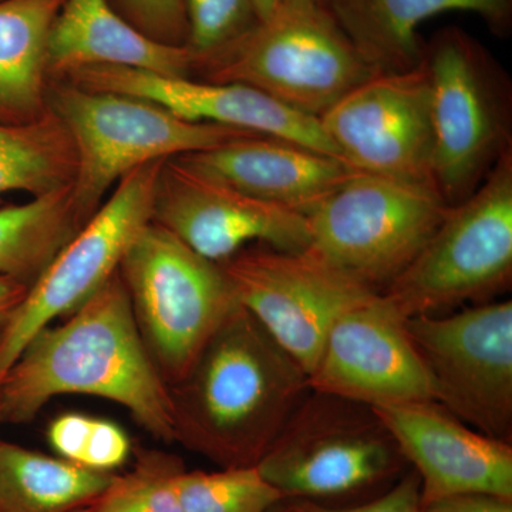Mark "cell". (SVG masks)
<instances>
[{
  "mask_svg": "<svg viewBox=\"0 0 512 512\" xmlns=\"http://www.w3.org/2000/svg\"><path fill=\"white\" fill-rule=\"evenodd\" d=\"M62 394L120 404L148 434L174 443L170 392L138 332L119 272L20 350L0 379V424H28Z\"/></svg>",
  "mask_w": 512,
  "mask_h": 512,
  "instance_id": "6da1fadb",
  "label": "cell"
},
{
  "mask_svg": "<svg viewBox=\"0 0 512 512\" xmlns=\"http://www.w3.org/2000/svg\"><path fill=\"white\" fill-rule=\"evenodd\" d=\"M168 392L174 441L239 468L258 466L311 387L305 369L238 306Z\"/></svg>",
  "mask_w": 512,
  "mask_h": 512,
  "instance_id": "7a4b0ae2",
  "label": "cell"
},
{
  "mask_svg": "<svg viewBox=\"0 0 512 512\" xmlns=\"http://www.w3.org/2000/svg\"><path fill=\"white\" fill-rule=\"evenodd\" d=\"M47 107L72 138L76 173L70 191L83 222L96 214L121 178L141 165L256 136L239 128L183 119L143 97L83 89L63 79L49 86Z\"/></svg>",
  "mask_w": 512,
  "mask_h": 512,
  "instance_id": "3957f363",
  "label": "cell"
},
{
  "mask_svg": "<svg viewBox=\"0 0 512 512\" xmlns=\"http://www.w3.org/2000/svg\"><path fill=\"white\" fill-rule=\"evenodd\" d=\"M195 70L205 82L247 84L316 119L376 74L315 0L282 3Z\"/></svg>",
  "mask_w": 512,
  "mask_h": 512,
  "instance_id": "277c9868",
  "label": "cell"
},
{
  "mask_svg": "<svg viewBox=\"0 0 512 512\" xmlns=\"http://www.w3.org/2000/svg\"><path fill=\"white\" fill-rule=\"evenodd\" d=\"M119 275L141 339L167 386L188 372L241 303L220 262L151 221L124 255Z\"/></svg>",
  "mask_w": 512,
  "mask_h": 512,
  "instance_id": "5b68a950",
  "label": "cell"
},
{
  "mask_svg": "<svg viewBox=\"0 0 512 512\" xmlns=\"http://www.w3.org/2000/svg\"><path fill=\"white\" fill-rule=\"evenodd\" d=\"M406 466L370 407L311 390L256 468L285 500L325 504L394 484Z\"/></svg>",
  "mask_w": 512,
  "mask_h": 512,
  "instance_id": "8992f818",
  "label": "cell"
},
{
  "mask_svg": "<svg viewBox=\"0 0 512 512\" xmlns=\"http://www.w3.org/2000/svg\"><path fill=\"white\" fill-rule=\"evenodd\" d=\"M512 275V153L453 205L383 295L404 318L436 315L504 289Z\"/></svg>",
  "mask_w": 512,
  "mask_h": 512,
  "instance_id": "52a82bcc",
  "label": "cell"
},
{
  "mask_svg": "<svg viewBox=\"0 0 512 512\" xmlns=\"http://www.w3.org/2000/svg\"><path fill=\"white\" fill-rule=\"evenodd\" d=\"M450 207L434 185L359 173L306 212L308 251L379 291L412 264Z\"/></svg>",
  "mask_w": 512,
  "mask_h": 512,
  "instance_id": "ba28073f",
  "label": "cell"
},
{
  "mask_svg": "<svg viewBox=\"0 0 512 512\" xmlns=\"http://www.w3.org/2000/svg\"><path fill=\"white\" fill-rule=\"evenodd\" d=\"M423 62L431 89V178L453 207L470 197L511 150L507 93L483 47L461 29L434 36Z\"/></svg>",
  "mask_w": 512,
  "mask_h": 512,
  "instance_id": "9c48e42d",
  "label": "cell"
},
{
  "mask_svg": "<svg viewBox=\"0 0 512 512\" xmlns=\"http://www.w3.org/2000/svg\"><path fill=\"white\" fill-rule=\"evenodd\" d=\"M165 161L141 165L121 178L96 214L29 286L0 345V379L32 336L76 311L119 272L131 244L153 221Z\"/></svg>",
  "mask_w": 512,
  "mask_h": 512,
  "instance_id": "30bf717a",
  "label": "cell"
},
{
  "mask_svg": "<svg viewBox=\"0 0 512 512\" xmlns=\"http://www.w3.org/2000/svg\"><path fill=\"white\" fill-rule=\"evenodd\" d=\"M434 402L491 439H512V302L406 319Z\"/></svg>",
  "mask_w": 512,
  "mask_h": 512,
  "instance_id": "8fae6325",
  "label": "cell"
},
{
  "mask_svg": "<svg viewBox=\"0 0 512 512\" xmlns=\"http://www.w3.org/2000/svg\"><path fill=\"white\" fill-rule=\"evenodd\" d=\"M220 264L241 306L308 376L333 325L379 293L311 251L242 249Z\"/></svg>",
  "mask_w": 512,
  "mask_h": 512,
  "instance_id": "7c38bea8",
  "label": "cell"
},
{
  "mask_svg": "<svg viewBox=\"0 0 512 512\" xmlns=\"http://www.w3.org/2000/svg\"><path fill=\"white\" fill-rule=\"evenodd\" d=\"M340 158L360 173L433 184L431 89L424 62L375 74L319 117Z\"/></svg>",
  "mask_w": 512,
  "mask_h": 512,
  "instance_id": "4fadbf2b",
  "label": "cell"
},
{
  "mask_svg": "<svg viewBox=\"0 0 512 512\" xmlns=\"http://www.w3.org/2000/svg\"><path fill=\"white\" fill-rule=\"evenodd\" d=\"M308 380L315 392L370 409L434 402L433 383L406 318L382 292L333 325Z\"/></svg>",
  "mask_w": 512,
  "mask_h": 512,
  "instance_id": "5bb4252c",
  "label": "cell"
},
{
  "mask_svg": "<svg viewBox=\"0 0 512 512\" xmlns=\"http://www.w3.org/2000/svg\"><path fill=\"white\" fill-rule=\"evenodd\" d=\"M153 222L197 254L222 262L249 242L285 252L308 251V221L301 212L251 197L170 158L161 168Z\"/></svg>",
  "mask_w": 512,
  "mask_h": 512,
  "instance_id": "9a60e30c",
  "label": "cell"
},
{
  "mask_svg": "<svg viewBox=\"0 0 512 512\" xmlns=\"http://www.w3.org/2000/svg\"><path fill=\"white\" fill-rule=\"evenodd\" d=\"M62 79L83 89L143 97L183 119L239 128L340 158L319 119L299 113L247 84L211 83L109 66L84 67Z\"/></svg>",
  "mask_w": 512,
  "mask_h": 512,
  "instance_id": "2e32d148",
  "label": "cell"
},
{
  "mask_svg": "<svg viewBox=\"0 0 512 512\" xmlns=\"http://www.w3.org/2000/svg\"><path fill=\"white\" fill-rule=\"evenodd\" d=\"M420 477L421 505L461 494L512 500V446L471 429L436 402L372 409Z\"/></svg>",
  "mask_w": 512,
  "mask_h": 512,
  "instance_id": "e0dca14e",
  "label": "cell"
},
{
  "mask_svg": "<svg viewBox=\"0 0 512 512\" xmlns=\"http://www.w3.org/2000/svg\"><path fill=\"white\" fill-rule=\"evenodd\" d=\"M175 158L251 197L303 215L360 173L338 157L264 136L241 137Z\"/></svg>",
  "mask_w": 512,
  "mask_h": 512,
  "instance_id": "ac0fdd59",
  "label": "cell"
},
{
  "mask_svg": "<svg viewBox=\"0 0 512 512\" xmlns=\"http://www.w3.org/2000/svg\"><path fill=\"white\" fill-rule=\"evenodd\" d=\"M197 56L188 46L151 39L110 0H64L49 39L50 77L92 66L127 67L165 77H191Z\"/></svg>",
  "mask_w": 512,
  "mask_h": 512,
  "instance_id": "d6986e66",
  "label": "cell"
},
{
  "mask_svg": "<svg viewBox=\"0 0 512 512\" xmlns=\"http://www.w3.org/2000/svg\"><path fill=\"white\" fill-rule=\"evenodd\" d=\"M357 53L376 74L416 69L426 43L421 23L446 12H470L507 35L512 0H323Z\"/></svg>",
  "mask_w": 512,
  "mask_h": 512,
  "instance_id": "ffe728a7",
  "label": "cell"
},
{
  "mask_svg": "<svg viewBox=\"0 0 512 512\" xmlns=\"http://www.w3.org/2000/svg\"><path fill=\"white\" fill-rule=\"evenodd\" d=\"M63 2L0 0V123H29L49 109V39Z\"/></svg>",
  "mask_w": 512,
  "mask_h": 512,
  "instance_id": "44dd1931",
  "label": "cell"
},
{
  "mask_svg": "<svg viewBox=\"0 0 512 512\" xmlns=\"http://www.w3.org/2000/svg\"><path fill=\"white\" fill-rule=\"evenodd\" d=\"M113 477L0 440V512L82 510L100 497Z\"/></svg>",
  "mask_w": 512,
  "mask_h": 512,
  "instance_id": "7402d4cb",
  "label": "cell"
},
{
  "mask_svg": "<svg viewBox=\"0 0 512 512\" xmlns=\"http://www.w3.org/2000/svg\"><path fill=\"white\" fill-rule=\"evenodd\" d=\"M72 187L0 208V275L35 284L47 265L83 228Z\"/></svg>",
  "mask_w": 512,
  "mask_h": 512,
  "instance_id": "603a6c76",
  "label": "cell"
},
{
  "mask_svg": "<svg viewBox=\"0 0 512 512\" xmlns=\"http://www.w3.org/2000/svg\"><path fill=\"white\" fill-rule=\"evenodd\" d=\"M76 154L59 117L47 109L23 124L0 123V197L13 191L32 198L72 187Z\"/></svg>",
  "mask_w": 512,
  "mask_h": 512,
  "instance_id": "cb8c5ba5",
  "label": "cell"
},
{
  "mask_svg": "<svg viewBox=\"0 0 512 512\" xmlns=\"http://www.w3.org/2000/svg\"><path fill=\"white\" fill-rule=\"evenodd\" d=\"M127 473L114 474L109 487L87 507L89 512H184L178 494L183 460L171 453L136 448Z\"/></svg>",
  "mask_w": 512,
  "mask_h": 512,
  "instance_id": "d4e9b609",
  "label": "cell"
},
{
  "mask_svg": "<svg viewBox=\"0 0 512 512\" xmlns=\"http://www.w3.org/2000/svg\"><path fill=\"white\" fill-rule=\"evenodd\" d=\"M178 494L184 512H268L285 501L256 467L185 470L178 477Z\"/></svg>",
  "mask_w": 512,
  "mask_h": 512,
  "instance_id": "484cf974",
  "label": "cell"
},
{
  "mask_svg": "<svg viewBox=\"0 0 512 512\" xmlns=\"http://www.w3.org/2000/svg\"><path fill=\"white\" fill-rule=\"evenodd\" d=\"M57 456L89 470L114 473L133 454L130 437L119 424L86 414L66 413L47 429Z\"/></svg>",
  "mask_w": 512,
  "mask_h": 512,
  "instance_id": "4316f807",
  "label": "cell"
},
{
  "mask_svg": "<svg viewBox=\"0 0 512 512\" xmlns=\"http://www.w3.org/2000/svg\"><path fill=\"white\" fill-rule=\"evenodd\" d=\"M184 8L187 46L198 60L220 52L259 22L252 0H184Z\"/></svg>",
  "mask_w": 512,
  "mask_h": 512,
  "instance_id": "83f0119b",
  "label": "cell"
},
{
  "mask_svg": "<svg viewBox=\"0 0 512 512\" xmlns=\"http://www.w3.org/2000/svg\"><path fill=\"white\" fill-rule=\"evenodd\" d=\"M131 25L165 45L187 46L184 0H110Z\"/></svg>",
  "mask_w": 512,
  "mask_h": 512,
  "instance_id": "f1b7e54d",
  "label": "cell"
},
{
  "mask_svg": "<svg viewBox=\"0 0 512 512\" xmlns=\"http://www.w3.org/2000/svg\"><path fill=\"white\" fill-rule=\"evenodd\" d=\"M302 512H421L420 477L416 471H407L382 494L366 503L349 507H332L312 501L292 500Z\"/></svg>",
  "mask_w": 512,
  "mask_h": 512,
  "instance_id": "f546056e",
  "label": "cell"
},
{
  "mask_svg": "<svg viewBox=\"0 0 512 512\" xmlns=\"http://www.w3.org/2000/svg\"><path fill=\"white\" fill-rule=\"evenodd\" d=\"M421 512H512V500L488 494H461L421 505Z\"/></svg>",
  "mask_w": 512,
  "mask_h": 512,
  "instance_id": "4dcf8cb0",
  "label": "cell"
},
{
  "mask_svg": "<svg viewBox=\"0 0 512 512\" xmlns=\"http://www.w3.org/2000/svg\"><path fill=\"white\" fill-rule=\"evenodd\" d=\"M28 289L29 286L18 279L0 275V345L5 339L13 315L25 299Z\"/></svg>",
  "mask_w": 512,
  "mask_h": 512,
  "instance_id": "1f68e13d",
  "label": "cell"
},
{
  "mask_svg": "<svg viewBox=\"0 0 512 512\" xmlns=\"http://www.w3.org/2000/svg\"><path fill=\"white\" fill-rule=\"evenodd\" d=\"M259 22L271 18L282 5V0H252Z\"/></svg>",
  "mask_w": 512,
  "mask_h": 512,
  "instance_id": "d6a6232c",
  "label": "cell"
},
{
  "mask_svg": "<svg viewBox=\"0 0 512 512\" xmlns=\"http://www.w3.org/2000/svg\"><path fill=\"white\" fill-rule=\"evenodd\" d=\"M268 512H302L301 508L296 505L295 501L285 500L282 503L276 504L274 508H271Z\"/></svg>",
  "mask_w": 512,
  "mask_h": 512,
  "instance_id": "836d02e7",
  "label": "cell"
},
{
  "mask_svg": "<svg viewBox=\"0 0 512 512\" xmlns=\"http://www.w3.org/2000/svg\"><path fill=\"white\" fill-rule=\"evenodd\" d=\"M284 2H293V0H282V3ZM315 2H323V0H315Z\"/></svg>",
  "mask_w": 512,
  "mask_h": 512,
  "instance_id": "e575fe53",
  "label": "cell"
},
{
  "mask_svg": "<svg viewBox=\"0 0 512 512\" xmlns=\"http://www.w3.org/2000/svg\"><path fill=\"white\" fill-rule=\"evenodd\" d=\"M74 512H89V510H87V508H82V510H77V511H74Z\"/></svg>",
  "mask_w": 512,
  "mask_h": 512,
  "instance_id": "d590c367",
  "label": "cell"
}]
</instances>
